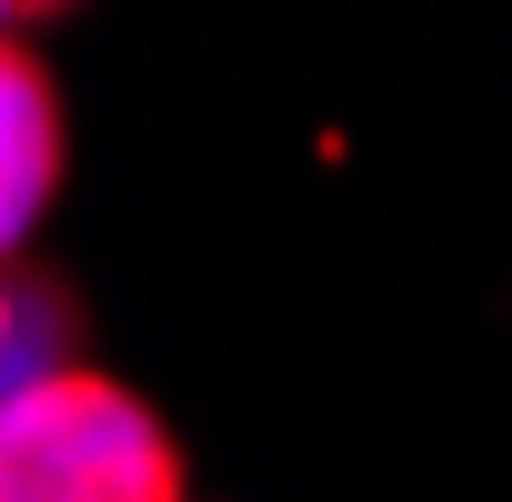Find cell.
<instances>
[{"mask_svg": "<svg viewBox=\"0 0 512 502\" xmlns=\"http://www.w3.org/2000/svg\"><path fill=\"white\" fill-rule=\"evenodd\" d=\"M0 502H191V462L131 382L81 362L0 402Z\"/></svg>", "mask_w": 512, "mask_h": 502, "instance_id": "6da1fadb", "label": "cell"}, {"mask_svg": "<svg viewBox=\"0 0 512 502\" xmlns=\"http://www.w3.org/2000/svg\"><path fill=\"white\" fill-rule=\"evenodd\" d=\"M61 181H71V101H61V71L0 31V262L31 251V231L61 211Z\"/></svg>", "mask_w": 512, "mask_h": 502, "instance_id": "7a4b0ae2", "label": "cell"}, {"mask_svg": "<svg viewBox=\"0 0 512 502\" xmlns=\"http://www.w3.org/2000/svg\"><path fill=\"white\" fill-rule=\"evenodd\" d=\"M81 342H91L81 292H71L51 262L11 251V262H0V402H21V392L51 382V372H81Z\"/></svg>", "mask_w": 512, "mask_h": 502, "instance_id": "3957f363", "label": "cell"}, {"mask_svg": "<svg viewBox=\"0 0 512 502\" xmlns=\"http://www.w3.org/2000/svg\"><path fill=\"white\" fill-rule=\"evenodd\" d=\"M81 11V0H0V31H11V41H31L41 21H71Z\"/></svg>", "mask_w": 512, "mask_h": 502, "instance_id": "277c9868", "label": "cell"}]
</instances>
